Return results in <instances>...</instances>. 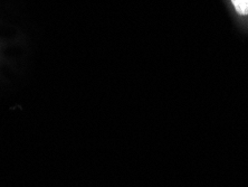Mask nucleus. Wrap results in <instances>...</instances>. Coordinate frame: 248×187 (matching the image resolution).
I'll use <instances>...</instances> for the list:
<instances>
[{"label":"nucleus","mask_w":248,"mask_h":187,"mask_svg":"<svg viewBox=\"0 0 248 187\" xmlns=\"http://www.w3.org/2000/svg\"><path fill=\"white\" fill-rule=\"evenodd\" d=\"M235 14L248 25V0H229Z\"/></svg>","instance_id":"nucleus-1"}]
</instances>
